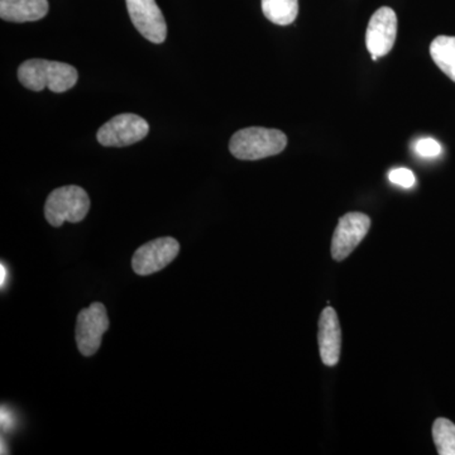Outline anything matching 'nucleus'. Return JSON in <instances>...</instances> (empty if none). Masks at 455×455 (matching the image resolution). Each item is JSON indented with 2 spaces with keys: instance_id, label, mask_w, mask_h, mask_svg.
Returning <instances> with one entry per match:
<instances>
[{
  "instance_id": "nucleus-1",
  "label": "nucleus",
  "mask_w": 455,
  "mask_h": 455,
  "mask_svg": "<svg viewBox=\"0 0 455 455\" xmlns=\"http://www.w3.org/2000/svg\"><path fill=\"white\" fill-rule=\"evenodd\" d=\"M18 79L25 88L33 92L47 88L52 92H65L76 85L79 73L65 62L33 59L20 66Z\"/></svg>"
},
{
  "instance_id": "nucleus-2",
  "label": "nucleus",
  "mask_w": 455,
  "mask_h": 455,
  "mask_svg": "<svg viewBox=\"0 0 455 455\" xmlns=\"http://www.w3.org/2000/svg\"><path fill=\"white\" fill-rule=\"evenodd\" d=\"M286 146L287 137L283 132L250 127L233 134L229 149L238 160L256 161L281 154Z\"/></svg>"
},
{
  "instance_id": "nucleus-3",
  "label": "nucleus",
  "mask_w": 455,
  "mask_h": 455,
  "mask_svg": "<svg viewBox=\"0 0 455 455\" xmlns=\"http://www.w3.org/2000/svg\"><path fill=\"white\" fill-rule=\"evenodd\" d=\"M90 209L88 193L76 185L56 188L44 204V217L51 226L60 228L65 221L79 223Z\"/></svg>"
},
{
  "instance_id": "nucleus-4",
  "label": "nucleus",
  "mask_w": 455,
  "mask_h": 455,
  "mask_svg": "<svg viewBox=\"0 0 455 455\" xmlns=\"http://www.w3.org/2000/svg\"><path fill=\"white\" fill-rule=\"evenodd\" d=\"M109 329V319L106 307L101 302H94L80 311L76 322V343L80 353L92 357L98 352L103 335Z\"/></svg>"
},
{
  "instance_id": "nucleus-5",
  "label": "nucleus",
  "mask_w": 455,
  "mask_h": 455,
  "mask_svg": "<svg viewBox=\"0 0 455 455\" xmlns=\"http://www.w3.org/2000/svg\"><path fill=\"white\" fill-rule=\"evenodd\" d=\"M148 132L149 124L142 116L124 113L101 125L97 139L104 147H125L146 139Z\"/></svg>"
},
{
  "instance_id": "nucleus-6",
  "label": "nucleus",
  "mask_w": 455,
  "mask_h": 455,
  "mask_svg": "<svg viewBox=\"0 0 455 455\" xmlns=\"http://www.w3.org/2000/svg\"><path fill=\"white\" fill-rule=\"evenodd\" d=\"M180 243L172 236H163L140 245L132 259V267L140 276H149L170 265L178 257Z\"/></svg>"
},
{
  "instance_id": "nucleus-7",
  "label": "nucleus",
  "mask_w": 455,
  "mask_h": 455,
  "mask_svg": "<svg viewBox=\"0 0 455 455\" xmlns=\"http://www.w3.org/2000/svg\"><path fill=\"white\" fill-rule=\"evenodd\" d=\"M371 228V218L363 212H348L340 218L331 241V256L343 260L363 241Z\"/></svg>"
},
{
  "instance_id": "nucleus-8",
  "label": "nucleus",
  "mask_w": 455,
  "mask_h": 455,
  "mask_svg": "<svg viewBox=\"0 0 455 455\" xmlns=\"http://www.w3.org/2000/svg\"><path fill=\"white\" fill-rule=\"evenodd\" d=\"M132 23L152 44H163L167 37V25L156 0H125Z\"/></svg>"
},
{
  "instance_id": "nucleus-9",
  "label": "nucleus",
  "mask_w": 455,
  "mask_h": 455,
  "mask_svg": "<svg viewBox=\"0 0 455 455\" xmlns=\"http://www.w3.org/2000/svg\"><path fill=\"white\" fill-rule=\"evenodd\" d=\"M397 36V16L394 9L379 8L371 17L366 33L367 50L373 61L390 53Z\"/></svg>"
},
{
  "instance_id": "nucleus-10",
  "label": "nucleus",
  "mask_w": 455,
  "mask_h": 455,
  "mask_svg": "<svg viewBox=\"0 0 455 455\" xmlns=\"http://www.w3.org/2000/svg\"><path fill=\"white\" fill-rule=\"evenodd\" d=\"M317 343L323 363L328 367L337 366L340 358L341 329L337 313L331 307H325L320 315Z\"/></svg>"
},
{
  "instance_id": "nucleus-11",
  "label": "nucleus",
  "mask_w": 455,
  "mask_h": 455,
  "mask_svg": "<svg viewBox=\"0 0 455 455\" xmlns=\"http://www.w3.org/2000/svg\"><path fill=\"white\" fill-rule=\"evenodd\" d=\"M47 0H0V17L14 23L36 22L49 13Z\"/></svg>"
},
{
  "instance_id": "nucleus-12",
  "label": "nucleus",
  "mask_w": 455,
  "mask_h": 455,
  "mask_svg": "<svg viewBox=\"0 0 455 455\" xmlns=\"http://www.w3.org/2000/svg\"><path fill=\"white\" fill-rule=\"evenodd\" d=\"M430 55L436 66L455 83V37L439 36L431 42Z\"/></svg>"
},
{
  "instance_id": "nucleus-13",
  "label": "nucleus",
  "mask_w": 455,
  "mask_h": 455,
  "mask_svg": "<svg viewBox=\"0 0 455 455\" xmlns=\"http://www.w3.org/2000/svg\"><path fill=\"white\" fill-rule=\"evenodd\" d=\"M262 12L269 22L289 26L299 14V0H262Z\"/></svg>"
},
{
  "instance_id": "nucleus-14",
  "label": "nucleus",
  "mask_w": 455,
  "mask_h": 455,
  "mask_svg": "<svg viewBox=\"0 0 455 455\" xmlns=\"http://www.w3.org/2000/svg\"><path fill=\"white\" fill-rule=\"evenodd\" d=\"M433 438L440 455H455V424L445 418L436 419Z\"/></svg>"
},
{
  "instance_id": "nucleus-15",
  "label": "nucleus",
  "mask_w": 455,
  "mask_h": 455,
  "mask_svg": "<svg viewBox=\"0 0 455 455\" xmlns=\"http://www.w3.org/2000/svg\"><path fill=\"white\" fill-rule=\"evenodd\" d=\"M443 148L438 140L434 139H421L416 142L415 152L420 157L435 158L442 154Z\"/></svg>"
},
{
  "instance_id": "nucleus-16",
  "label": "nucleus",
  "mask_w": 455,
  "mask_h": 455,
  "mask_svg": "<svg viewBox=\"0 0 455 455\" xmlns=\"http://www.w3.org/2000/svg\"><path fill=\"white\" fill-rule=\"evenodd\" d=\"M388 179H390L392 184L401 188H410L414 187L415 184L414 172L411 170L405 169V167L392 170L388 173Z\"/></svg>"
},
{
  "instance_id": "nucleus-17",
  "label": "nucleus",
  "mask_w": 455,
  "mask_h": 455,
  "mask_svg": "<svg viewBox=\"0 0 455 455\" xmlns=\"http://www.w3.org/2000/svg\"><path fill=\"white\" fill-rule=\"evenodd\" d=\"M14 421L13 418H12L11 414H9V411L3 407L2 410V427L4 430L12 429V427H13Z\"/></svg>"
},
{
  "instance_id": "nucleus-18",
  "label": "nucleus",
  "mask_w": 455,
  "mask_h": 455,
  "mask_svg": "<svg viewBox=\"0 0 455 455\" xmlns=\"http://www.w3.org/2000/svg\"><path fill=\"white\" fill-rule=\"evenodd\" d=\"M0 271H2V287H4L5 280H7V267H5L4 263H2V268H0Z\"/></svg>"
}]
</instances>
